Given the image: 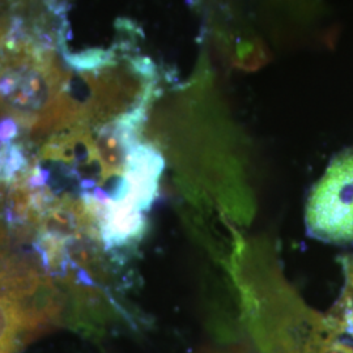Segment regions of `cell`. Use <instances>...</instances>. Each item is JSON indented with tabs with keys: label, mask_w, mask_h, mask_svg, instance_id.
<instances>
[{
	"label": "cell",
	"mask_w": 353,
	"mask_h": 353,
	"mask_svg": "<svg viewBox=\"0 0 353 353\" xmlns=\"http://www.w3.org/2000/svg\"><path fill=\"white\" fill-rule=\"evenodd\" d=\"M217 261L234 290L256 353H353L341 332L284 275L276 243L232 228Z\"/></svg>",
	"instance_id": "obj_1"
},
{
	"label": "cell",
	"mask_w": 353,
	"mask_h": 353,
	"mask_svg": "<svg viewBox=\"0 0 353 353\" xmlns=\"http://www.w3.org/2000/svg\"><path fill=\"white\" fill-rule=\"evenodd\" d=\"M305 227L314 240L353 243V145L339 152L307 195Z\"/></svg>",
	"instance_id": "obj_2"
},
{
	"label": "cell",
	"mask_w": 353,
	"mask_h": 353,
	"mask_svg": "<svg viewBox=\"0 0 353 353\" xmlns=\"http://www.w3.org/2000/svg\"><path fill=\"white\" fill-rule=\"evenodd\" d=\"M36 336L20 305L0 294V353H17Z\"/></svg>",
	"instance_id": "obj_3"
},
{
	"label": "cell",
	"mask_w": 353,
	"mask_h": 353,
	"mask_svg": "<svg viewBox=\"0 0 353 353\" xmlns=\"http://www.w3.org/2000/svg\"><path fill=\"white\" fill-rule=\"evenodd\" d=\"M338 261L343 274V287L336 303L326 316L341 335L353 336V255H341Z\"/></svg>",
	"instance_id": "obj_4"
},
{
	"label": "cell",
	"mask_w": 353,
	"mask_h": 353,
	"mask_svg": "<svg viewBox=\"0 0 353 353\" xmlns=\"http://www.w3.org/2000/svg\"><path fill=\"white\" fill-rule=\"evenodd\" d=\"M232 63L241 70L254 71L267 61L265 45L259 38H237L230 49Z\"/></svg>",
	"instance_id": "obj_5"
}]
</instances>
